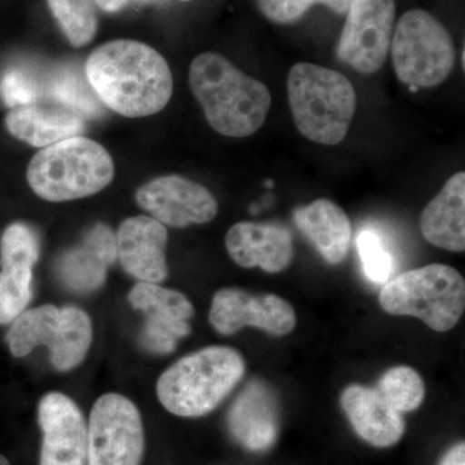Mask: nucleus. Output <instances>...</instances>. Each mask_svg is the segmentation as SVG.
Wrapping results in <instances>:
<instances>
[{
  "label": "nucleus",
  "instance_id": "b1692460",
  "mask_svg": "<svg viewBox=\"0 0 465 465\" xmlns=\"http://www.w3.org/2000/svg\"><path fill=\"white\" fill-rule=\"evenodd\" d=\"M376 391L401 414L414 411L425 396L423 379L414 369L407 366L394 367L385 372Z\"/></svg>",
  "mask_w": 465,
  "mask_h": 465
},
{
  "label": "nucleus",
  "instance_id": "9b49d317",
  "mask_svg": "<svg viewBox=\"0 0 465 465\" xmlns=\"http://www.w3.org/2000/svg\"><path fill=\"white\" fill-rule=\"evenodd\" d=\"M136 201L153 219L173 228L206 224L215 219L219 210L213 193L179 174L143 183L136 193Z\"/></svg>",
  "mask_w": 465,
  "mask_h": 465
},
{
  "label": "nucleus",
  "instance_id": "c756f323",
  "mask_svg": "<svg viewBox=\"0 0 465 465\" xmlns=\"http://www.w3.org/2000/svg\"><path fill=\"white\" fill-rule=\"evenodd\" d=\"M0 96L11 109L30 105L38 101V84L23 70H8L0 81Z\"/></svg>",
  "mask_w": 465,
  "mask_h": 465
},
{
  "label": "nucleus",
  "instance_id": "7ed1b4c3",
  "mask_svg": "<svg viewBox=\"0 0 465 465\" xmlns=\"http://www.w3.org/2000/svg\"><path fill=\"white\" fill-rule=\"evenodd\" d=\"M287 94L296 128L321 145H338L347 136L356 113L357 96L347 76L314 64L290 70Z\"/></svg>",
  "mask_w": 465,
  "mask_h": 465
},
{
  "label": "nucleus",
  "instance_id": "72a5a7b5",
  "mask_svg": "<svg viewBox=\"0 0 465 465\" xmlns=\"http://www.w3.org/2000/svg\"><path fill=\"white\" fill-rule=\"evenodd\" d=\"M0 465H11V464H9L7 458L3 457V455H0Z\"/></svg>",
  "mask_w": 465,
  "mask_h": 465
},
{
  "label": "nucleus",
  "instance_id": "7c9ffc66",
  "mask_svg": "<svg viewBox=\"0 0 465 465\" xmlns=\"http://www.w3.org/2000/svg\"><path fill=\"white\" fill-rule=\"evenodd\" d=\"M84 244L88 249L94 251L108 266L112 265L118 259L116 235L108 225L96 224L92 226L87 234H85Z\"/></svg>",
  "mask_w": 465,
  "mask_h": 465
},
{
  "label": "nucleus",
  "instance_id": "9d476101",
  "mask_svg": "<svg viewBox=\"0 0 465 465\" xmlns=\"http://www.w3.org/2000/svg\"><path fill=\"white\" fill-rule=\"evenodd\" d=\"M394 0H353L338 45V57L362 74H374L391 50Z\"/></svg>",
  "mask_w": 465,
  "mask_h": 465
},
{
  "label": "nucleus",
  "instance_id": "f03ea898",
  "mask_svg": "<svg viewBox=\"0 0 465 465\" xmlns=\"http://www.w3.org/2000/svg\"><path fill=\"white\" fill-rule=\"evenodd\" d=\"M189 84L211 127L228 137H249L264 124L272 94L262 82L228 58L206 52L192 61Z\"/></svg>",
  "mask_w": 465,
  "mask_h": 465
},
{
  "label": "nucleus",
  "instance_id": "f8f14e48",
  "mask_svg": "<svg viewBox=\"0 0 465 465\" xmlns=\"http://www.w3.org/2000/svg\"><path fill=\"white\" fill-rule=\"evenodd\" d=\"M210 322L222 335L252 326L269 335L283 336L295 329L296 314L286 300L273 293L250 295L246 291L224 289L213 296Z\"/></svg>",
  "mask_w": 465,
  "mask_h": 465
},
{
  "label": "nucleus",
  "instance_id": "c85d7f7f",
  "mask_svg": "<svg viewBox=\"0 0 465 465\" xmlns=\"http://www.w3.org/2000/svg\"><path fill=\"white\" fill-rule=\"evenodd\" d=\"M351 2L353 0H258V5L269 21L287 25L299 21L314 5H326L336 14H347Z\"/></svg>",
  "mask_w": 465,
  "mask_h": 465
},
{
  "label": "nucleus",
  "instance_id": "4be33fe9",
  "mask_svg": "<svg viewBox=\"0 0 465 465\" xmlns=\"http://www.w3.org/2000/svg\"><path fill=\"white\" fill-rule=\"evenodd\" d=\"M47 3L73 47H84L94 41L99 26L94 0H47Z\"/></svg>",
  "mask_w": 465,
  "mask_h": 465
},
{
  "label": "nucleus",
  "instance_id": "473e14b6",
  "mask_svg": "<svg viewBox=\"0 0 465 465\" xmlns=\"http://www.w3.org/2000/svg\"><path fill=\"white\" fill-rule=\"evenodd\" d=\"M134 2H137V0H94V3H96L103 11L110 12V14L122 11V9L127 7L130 3Z\"/></svg>",
  "mask_w": 465,
  "mask_h": 465
},
{
  "label": "nucleus",
  "instance_id": "2f4dec72",
  "mask_svg": "<svg viewBox=\"0 0 465 465\" xmlns=\"http://www.w3.org/2000/svg\"><path fill=\"white\" fill-rule=\"evenodd\" d=\"M440 465H465V445L464 442L458 443L454 448L449 450L443 455Z\"/></svg>",
  "mask_w": 465,
  "mask_h": 465
},
{
  "label": "nucleus",
  "instance_id": "f257e3e1",
  "mask_svg": "<svg viewBox=\"0 0 465 465\" xmlns=\"http://www.w3.org/2000/svg\"><path fill=\"white\" fill-rule=\"evenodd\" d=\"M85 78L103 105L127 118L157 114L173 96L167 61L142 42L119 39L100 45L87 58Z\"/></svg>",
  "mask_w": 465,
  "mask_h": 465
},
{
  "label": "nucleus",
  "instance_id": "6ab92c4d",
  "mask_svg": "<svg viewBox=\"0 0 465 465\" xmlns=\"http://www.w3.org/2000/svg\"><path fill=\"white\" fill-rule=\"evenodd\" d=\"M232 437L251 451H265L278 436V407L273 393L260 381H251L229 411Z\"/></svg>",
  "mask_w": 465,
  "mask_h": 465
},
{
  "label": "nucleus",
  "instance_id": "aec40b11",
  "mask_svg": "<svg viewBox=\"0 0 465 465\" xmlns=\"http://www.w3.org/2000/svg\"><path fill=\"white\" fill-rule=\"evenodd\" d=\"M425 240L451 252L465 250V173L450 177L420 217Z\"/></svg>",
  "mask_w": 465,
  "mask_h": 465
},
{
  "label": "nucleus",
  "instance_id": "ddd939ff",
  "mask_svg": "<svg viewBox=\"0 0 465 465\" xmlns=\"http://www.w3.org/2000/svg\"><path fill=\"white\" fill-rule=\"evenodd\" d=\"M128 302L148 317L142 333L146 351L171 353L179 339L192 331L188 321L194 316V307L179 291L163 289L158 283L139 282L128 293Z\"/></svg>",
  "mask_w": 465,
  "mask_h": 465
},
{
  "label": "nucleus",
  "instance_id": "20e7f679",
  "mask_svg": "<svg viewBox=\"0 0 465 465\" xmlns=\"http://www.w3.org/2000/svg\"><path fill=\"white\" fill-rule=\"evenodd\" d=\"M243 357L235 349L210 347L173 363L157 382V396L171 414H210L243 378Z\"/></svg>",
  "mask_w": 465,
  "mask_h": 465
},
{
  "label": "nucleus",
  "instance_id": "6e6552de",
  "mask_svg": "<svg viewBox=\"0 0 465 465\" xmlns=\"http://www.w3.org/2000/svg\"><path fill=\"white\" fill-rule=\"evenodd\" d=\"M391 51L397 78L411 88L436 87L446 81L454 67L451 35L423 9L402 15L391 36Z\"/></svg>",
  "mask_w": 465,
  "mask_h": 465
},
{
  "label": "nucleus",
  "instance_id": "2eb2a0df",
  "mask_svg": "<svg viewBox=\"0 0 465 465\" xmlns=\"http://www.w3.org/2000/svg\"><path fill=\"white\" fill-rule=\"evenodd\" d=\"M167 242L166 226L152 216L130 217L116 234L119 262L140 282H163L168 274Z\"/></svg>",
  "mask_w": 465,
  "mask_h": 465
},
{
  "label": "nucleus",
  "instance_id": "cd10ccee",
  "mask_svg": "<svg viewBox=\"0 0 465 465\" xmlns=\"http://www.w3.org/2000/svg\"><path fill=\"white\" fill-rule=\"evenodd\" d=\"M356 244L363 272L369 281L387 283L393 273L394 262L381 235L374 229H363L358 234Z\"/></svg>",
  "mask_w": 465,
  "mask_h": 465
},
{
  "label": "nucleus",
  "instance_id": "5701e85b",
  "mask_svg": "<svg viewBox=\"0 0 465 465\" xmlns=\"http://www.w3.org/2000/svg\"><path fill=\"white\" fill-rule=\"evenodd\" d=\"M108 265L85 244L66 251L58 262V274L75 292H92L105 283Z\"/></svg>",
  "mask_w": 465,
  "mask_h": 465
},
{
  "label": "nucleus",
  "instance_id": "f3484780",
  "mask_svg": "<svg viewBox=\"0 0 465 465\" xmlns=\"http://www.w3.org/2000/svg\"><path fill=\"white\" fill-rule=\"evenodd\" d=\"M341 407L358 436L375 448H391L405 433L402 414L376 388L349 385L342 391Z\"/></svg>",
  "mask_w": 465,
  "mask_h": 465
},
{
  "label": "nucleus",
  "instance_id": "393cba45",
  "mask_svg": "<svg viewBox=\"0 0 465 465\" xmlns=\"http://www.w3.org/2000/svg\"><path fill=\"white\" fill-rule=\"evenodd\" d=\"M52 96L57 104L75 110L81 115H100L103 105L96 96L87 78H84L74 69H63L57 73L51 84Z\"/></svg>",
  "mask_w": 465,
  "mask_h": 465
},
{
  "label": "nucleus",
  "instance_id": "dca6fc26",
  "mask_svg": "<svg viewBox=\"0 0 465 465\" xmlns=\"http://www.w3.org/2000/svg\"><path fill=\"white\" fill-rule=\"evenodd\" d=\"M225 244L235 264L246 269L259 266L268 273L289 268L295 253L289 229L273 223H238L229 229Z\"/></svg>",
  "mask_w": 465,
  "mask_h": 465
},
{
  "label": "nucleus",
  "instance_id": "39448f33",
  "mask_svg": "<svg viewBox=\"0 0 465 465\" xmlns=\"http://www.w3.org/2000/svg\"><path fill=\"white\" fill-rule=\"evenodd\" d=\"M26 176L42 200L74 201L105 189L114 179V162L99 143L75 136L36 153Z\"/></svg>",
  "mask_w": 465,
  "mask_h": 465
},
{
  "label": "nucleus",
  "instance_id": "a878e982",
  "mask_svg": "<svg viewBox=\"0 0 465 465\" xmlns=\"http://www.w3.org/2000/svg\"><path fill=\"white\" fill-rule=\"evenodd\" d=\"M33 296V269L0 265V324L14 322Z\"/></svg>",
  "mask_w": 465,
  "mask_h": 465
},
{
  "label": "nucleus",
  "instance_id": "412c9836",
  "mask_svg": "<svg viewBox=\"0 0 465 465\" xmlns=\"http://www.w3.org/2000/svg\"><path fill=\"white\" fill-rule=\"evenodd\" d=\"M293 223L324 262L338 265L347 258L351 246V225L344 210L329 200H317L296 208Z\"/></svg>",
  "mask_w": 465,
  "mask_h": 465
},
{
  "label": "nucleus",
  "instance_id": "bb28decb",
  "mask_svg": "<svg viewBox=\"0 0 465 465\" xmlns=\"http://www.w3.org/2000/svg\"><path fill=\"white\" fill-rule=\"evenodd\" d=\"M39 258V242L35 232L24 223L5 229L0 240V265L33 269Z\"/></svg>",
  "mask_w": 465,
  "mask_h": 465
},
{
  "label": "nucleus",
  "instance_id": "4468645a",
  "mask_svg": "<svg viewBox=\"0 0 465 465\" xmlns=\"http://www.w3.org/2000/svg\"><path fill=\"white\" fill-rule=\"evenodd\" d=\"M43 432L41 465H87L88 430L74 401L52 391L38 409Z\"/></svg>",
  "mask_w": 465,
  "mask_h": 465
},
{
  "label": "nucleus",
  "instance_id": "423d86ee",
  "mask_svg": "<svg viewBox=\"0 0 465 465\" xmlns=\"http://www.w3.org/2000/svg\"><path fill=\"white\" fill-rule=\"evenodd\" d=\"M379 304L387 313L420 318L434 331H449L464 313V278L448 265L412 269L385 283Z\"/></svg>",
  "mask_w": 465,
  "mask_h": 465
},
{
  "label": "nucleus",
  "instance_id": "f704fd0d",
  "mask_svg": "<svg viewBox=\"0 0 465 465\" xmlns=\"http://www.w3.org/2000/svg\"><path fill=\"white\" fill-rule=\"evenodd\" d=\"M182 2H192V0H182Z\"/></svg>",
  "mask_w": 465,
  "mask_h": 465
},
{
  "label": "nucleus",
  "instance_id": "0eeeda50",
  "mask_svg": "<svg viewBox=\"0 0 465 465\" xmlns=\"http://www.w3.org/2000/svg\"><path fill=\"white\" fill-rule=\"evenodd\" d=\"M15 357H25L34 349L45 345L51 362L58 371H69L87 356L92 342V322L81 308H57L45 304L24 311L5 335Z\"/></svg>",
  "mask_w": 465,
  "mask_h": 465
},
{
  "label": "nucleus",
  "instance_id": "a211bd4d",
  "mask_svg": "<svg viewBox=\"0 0 465 465\" xmlns=\"http://www.w3.org/2000/svg\"><path fill=\"white\" fill-rule=\"evenodd\" d=\"M5 127L12 136L35 148L81 136L84 116L61 104H30L11 109L5 116Z\"/></svg>",
  "mask_w": 465,
  "mask_h": 465
},
{
  "label": "nucleus",
  "instance_id": "1a4fd4ad",
  "mask_svg": "<svg viewBox=\"0 0 465 465\" xmlns=\"http://www.w3.org/2000/svg\"><path fill=\"white\" fill-rule=\"evenodd\" d=\"M87 465H140L145 437L142 415L122 394H104L88 423Z\"/></svg>",
  "mask_w": 465,
  "mask_h": 465
}]
</instances>
